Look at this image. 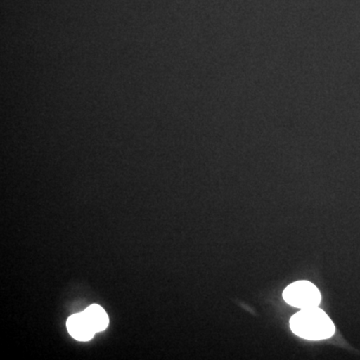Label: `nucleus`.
<instances>
[{
	"mask_svg": "<svg viewBox=\"0 0 360 360\" xmlns=\"http://www.w3.org/2000/svg\"><path fill=\"white\" fill-rule=\"evenodd\" d=\"M66 326L70 335L79 341L91 340L96 333L84 312L71 315L66 322Z\"/></svg>",
	"mask_w": 360,
	"mask_h": 360,
	"instance_id": "obj_3",
	"label": "nucleus"
},
{
	"mask_svg": "<svg viewBox=\"0 0 360 360\" xmlns=\"http://www.w3.org/2000/svg\"><path fill=\"white\" fill-rule=\"evenodd\" d=\"M84 312L96 333H101L108 328L110 319L103 307L97 304H92L87 307Z\"/></svg>",
	"mask_w": 360,
	"mask_h": 360,
	"instance_id": "obj_4",
	"label": "nucleus"
},
{
	"mask_svg": "<svg viewBox=\"0 0 360 360\" xmlns=\"http://www.w3.org/2000/svg\"><path fill=\"white\" fill-rule=\"evenodd\" d=\"M283 300L296 309H312L321 304V295L314 283L300 281L290 284L284 290Z\"/></svg>",
	"mask_w": 360,
	"mask_h": 360,
	"instance_id": "obj_2",
	"label": "nucleus"
},
{
	"mask_svg": "<svg viewBox=\"0 0 360 360\" xmlns=\"http://www.w3.org/2000/svg\"><path fill=\"white\" fill-rule=\"evenodd\" d=\"M290 328L295 335L307 340H328L335 333V324L319 307L300 309L291 317Z\"/></svg>",
	"mask_w": 360,
	"mask_h": 360,
	"instance_id": "obj_1",
	"label": "nucleus"
}]
</instances>
